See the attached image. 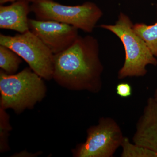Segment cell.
Instances as JSON below:
<instances>
[{
    "mask_svg": "<svg viewBox=\"0 0 157 157\" xmlns=\"http://www.w3.org/2000/svg\"><path fill=\"white\" fill-rule=\"evenodd\" d=\"M99 50L95 37L78 36L67 49L54 56V80L68 89L99 93L104 69Z\"/></svg>",
    "mask_w": 157,
    "mask_h": 157,
    "instance_id": "6da1fadb",
    "label": "cell"
},
{
    "mask_svg": "<svg viewBox=\"0 0 157 157\" xmlns=\"http://www.w3.org/2000/svg\"><path fill=\"white\" fill-rule=\"evenodd\" d=\"M42 78L30 67L9 75L0 70V107L20 114L33 109L45 98L46 87Z\"/></svg>",
    "mask_w": 157,
    "mask_h": 157,
    "instance_id": "7a4b0ae2",
    "label": "cell"
},
{
    "mask_svg": "<svg viewBox=\"0 0 157 157\" xmlns=\"http://www.w3.org/2000/svg\"><path fill=\"white\" fill-rule=\"evenodd\" d=\"M133 22L127 14L121 12L115 24H102L101 28L110 31L120 39L124 48V62L119 70L118 78L142 77L147 72L148 65L156 66L157 58L133 29Z\"/></svg>",
    "mask_w": 157,
    "mask_h": 157,
    "instance_id": "3957f363",
    "label": "cell"
},
{
    "mask_svg": "<svg viewBox=\"0 0 157 157\" xmlns=\"http://www.w3.org/2000/svg\"><path fill=\"white\" fill-rule=\"evenodd\" d=\"M31 9L36 19L67 24L87 33L93 32L103 15L101 9L90 2L70 6L54 0H36L32 2Z\"/></svg>",
    "mask_w": 157,
    "mask_h": 157,
    "instance_id": "277c9868",
    "label": "cell"
},
{
    "mask_svg": "<svg viewBox=\"0 0 157 157\" xmlns=\"http://www.w3.org/2000/svg\"><path fill=\"white\" fill-rule=\"evenodd\" d=\"M0 45L16 52L42 78H53L54 55L30 30L14 36L0 34Z\"/></svg>",
    "mask_w": 157,
    "mask_h": 157,
    "instance_id": "5b68a950",
    "label": "cell"
},
{
    "mask_svg": "<svg viewBox=\"0 0 157 157\" xmlns=\"http://www.w3.org/2000/svg\"><path fill=\"white\" fill-rule=\"evenodd\" d=\"M124 136L116 121L110 117H102L96 125L87 131L83 143L72 150L75 157H112L121 146Z\"/></svg>",
    "mask_w": 157,
    "mask_h": 157,
    "instance_id": "8992f818",
    "label": "cell"
},
{
    "mask_svg": "<svg viewBox=\"0 0 157 157\" xmlns=\"http://www.w3.org/2000/svg\"><path fill=\"white\" fill-rule=\"evenodd\" d=\"M29 30L54 55L62 52L73 45L78 37V29L54 21L29 20Z\"/></svg>",
    "mask_w": 157,
    "mask_h": 157,
    "instance_id": "52a82bcc",
    "label": "cell"
},
{
    "mask_svg": "<svg viewBox=\"0 0 157 157\" xmlns=\"http://www.w3.org/2000/svg\"><path fill=\"white\" fill-rule=\"evenodd\" d=\"M133 142L157 155V101L150 98L136 124Z\"/></svg>",
    "mask_w": 157,
    "mask_h": 157,
    "instance_id": "ba28073f",
    "label": "cell"
},
{
    "mask_svg": "<svg viewBox=\"0 0 157 157\" xmlns=\"http://www.w3.org/2000/svg\"><path fill=\"white\" fill-rule=\"evenodd\" d=\"M30 2L18 0L9 6H0V29L23 33L29 30V14L31 12Z\"/></svg>",
    "mask_w": 157,
    "mask_h": 157,
    "instance_id": "9c48e42d",
    "label": "cell"
},
{
    "mask_svg": "<svg viewBox=\"0 0 157 157\" xmlns=\"http://www.w3.org/2000/svg\"><path fill=\"white\" fill-rule=\"evenodd\" d=\"M133 29L144 41L152 54L157 58V21L151 25L138 23L134 25Z\"/></svg>",
    "mask_w": 157,
    "mask_h": 157,
    "instance_id": "30bf717a",
    "label": "cell"
},
{
    "mask_svg": "<svg viewBox=\"0 0 157 157\" xmlns=\"http://www.w3.org/2000/svg\"><path fill=\"white\" fill-rule=\"evenodd\" d=\"M21 58L10 48L0 45V68L7 74H15L22 63Z\"/></svg>",
    "mask_w": 157,
    "mask_h": 157,
    "instance_id": "8fae6325",
    "label": "cell"
},
{
    "mask_svg": "<svg viewBox=\"0 0 157 157\" xmlns=\"http://www.w3.org/2000/svg\"><path fill=\"white\" fill-rule=\"evenodd\" d=\"M121 157H157L155 152L136 144L132 143L128 137H124L121 144Z\"/></svg>",
    "mask_w": 157,
    "mask_h": 157,
    "instance_id": "7c38bea8",
    "label": "cell"
},
{
    "mask_svg": "<svg viewBox=\"0 0 157 157\" xmlns=\"http://www.w3.org/2000/svg\"><path fill=\"white\" fill-rule=\"evenodd\" d=\"M6 109L0 107V152H6L9 150V133L12 130L10 124V117Z\"/></svg>",
    "mask_w": 157,
    "mask_h": 157,
    "instance_id": "4fadbf2b",
    "label": "cell"
},
{
    "mask_svg": "<svg viewBox=\"0 0 157 157\" xmlns=\"http://www.w3.org/2000/svg\"><path fill=\"white\" fill-rule=\"evenodd\" d=\"M116 90L118 95L121 98H128L132 95V86L127 82H122L118 84Z\"/></svg>",
    "mask_w": 157,
    "mask_h": 157,
    "instance_id": "5bb4252c",
    "label": "cell"
},
{
    "mask_svg": "<svg viewBox=\"0 0 157 157\" xmlns=\"http://www.w3.org/2000/svg\"><path fill=\"white\" fill-rule=\"evenodd\" d=\"M18 0H0V5H4L5 3L9 2H14ZM24 1H28L29 2H33L36 0H24Z\"/></svg>",
    "mask_w": 157,
    "mask_h": 157,
    "instance_id": "9a60e30c",
    "label": "cell"
},
{
    "mask_svg": "<svg viewBox=\"0 0 157 157\" xmlns=\"http://www.w3.org/2000/svg\"><path fill=\"white\" fill-rule=\"evenodd\" d=\"M153 98H155V100H156L157 101V87L156 89L155 90Z\"/></svg>",
    "mask_w": 157,
    "mask_h": 157,
    "instance_id": "2e32d148",
    "label": "cell"
}]
</instances>
